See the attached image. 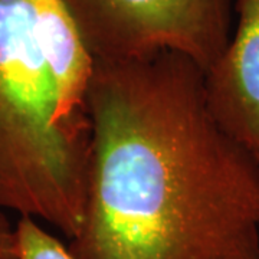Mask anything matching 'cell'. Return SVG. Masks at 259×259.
I'll use <instances>...</instances> for the list:
<instances>
[{
  "label": "cell",
  "instance_id": "1",
  "mask_svg": "<svg viewBox=\"0 0 259 259\" xmlns=\"http://www.w3.org/2000/svg\"><path fill=\"white\" fill-rule=\"evenodd\" d=\"M204 71L163 51L95 59L76 259H259V163L219 125Z\"/></svg>",
  "mask_w": 259,
  "mask_h": 259
},
{
  "label": "cell",
  "instance_id": "2",
  "mask_svg": "<svg viewBox=\"0 0 259 259\" xmlns=\"http://www.w3.org/2000/svg\"><path fill=\"white\" fill-rule=\"evenodd\" d=\"M88 156L90 141L58 120L28 0H0V210L71 241L83 221Z\"/></svg>",
  "mask_w": 259,
  "mask_h": 259
},
{
  "label": "cell",
  "instance_id": "3",
  "mask_svg": "<svg viewBox=\"0 0 259 259\" xmlns=\"http://www.w3.org/2000/svg\"><path fill=\"white\" fill-rule=\"evenodd\" d=\"M95 59L170 51L204 72L233 28V0H64Z\"/></svg>",
  "mask_w": 259,
  "mask_h": 259
},
{
  "label": "cell",
  "instance_id": "4",
  "mask_svg": "<svg viewBox=\"0 0 259 259\" xmlns=\"http://www.w3.org/2000/svg\"><path fill=\"white\" fill-rule=\"evenodd\" d=\"M203 83L213 117L259 163V0H233L229 42Z\"/></svg>",
  "mask_w": 259,
  "mask_h": 259
},
{
  "label": "cell",
  "instance_id": "5",
  "mask_svg": "<svg viewBox=\"0 0 259 259\" xmlns=\"http://www.w3.org/2000/svg\"><path fill=\"white\" fill-rule=\"evenodd\" d=\"M28 5L55 95L58 120L72 136L90 140L93 52L64 0H28Z\"/></svg>",
  "mask_w": 259,
  "mask_h": 259
},
{
  "label": "cell",
  "instance_id": "6",
  "mask_svg": "<svg viewBox=\"0 0 259 259\" xmlns=\"http://www.w3.org/2000/svg\"><path fill=\"white\" fill-rule=\"evenodd\" d=\"M15 241L18 259H76L68 245L30 216H19L15 225Z\"/></svg>",
  "mask_w": 259,
  "mask_h": 259
},
{
  "label": "cell",
  "instance_id": "7",
  "mask_svg": "<svg viewBox=\"0 0 259 259\" xmlns=\"http://www.w3.org/2000/svg\"><path fill=\"white\" fill-rule=\"evenodd\" d=\"M0 259H18L15 226L3 210H0Z\"/></svg>",
  "mask_w": 259,
  "mask_h": 259
}]
</instances>
